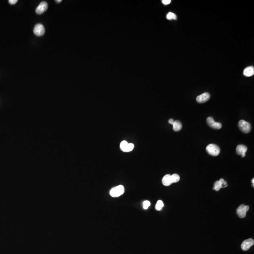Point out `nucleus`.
<instances>
[{"label": "nucleus", "instance_id": "f257e3e1", "mask_svg": "<svg viewBox=\"0 0 254 254\" xmlns=\"http://www.w3.org/2000/svg\"><path fill=\"white\" fill-rule=\"evenodd\" d=\"M206 151L208 154L213 156H217L220 152V149L219 146L212 144H209L207 146Z\"/></svg>", "mask_w": 254, "mask_h": 254}, {"label": "nucleus", "instance_id": "f03ea898", "mask_svg": "<svg viewBox=\"0 0 254 254\" xmlns=\"http://www.w3.org/2000/svg\"><path fill=\"white\" fill-rule=\"evenodd\" d=\"M125 189L123 186L120 185L111 189L110 194L113 197H118L124 194Z\"/></svg>", "mask_w": 254, "mask_h": 254}, {"label": "nucleus", "instance_id": "7ed1b4c3", "mask_svg": "<svg viewBox=\"0 0 254 254\" xmlns=\"http://www.w3.org/2000/svg\"><path fill=\"white\" fill-rule=\"evenodd\" d=\"M238 126L241 131L244 133H249L251 130V124L244 120H240L239 121Z\"/></svg>", "mask_w": 254, "mask_h": 254}, {"label": "nucleus", "instance_id": "20e7f679", "mask_svg": "<svg viewBox=\"0 0 254 254\" xmlns=\"http://www.w3.org/2000/svg\"><path fill=\"white\" fill-rule=\"evenodd\" d=\"M249 206H245L244 204L240 205L237 209V214L239 217L244 218L246 216V213L249 210Z\"/></svg>", "mask_w": 254, "mask_h": 254}, {"label": "nucleus", "instance_id": "39448f33", "mask_svg": "<svg viewBox=\"0 0 254 254\" xmlns=\"http://www.w3.org/2000/svg\"><path fill=\"white\" fill-rule=\"evenodd\" d=\"M207 123L211 128L215 129H220L222 128V124L220 123H217L212 117H209L207 119Z\"/></svg>", "mask_w": 254, "mask_h": 254}, {"label": "nucleus", "instance_id": "423d86ee", "mask_svg": "<svg viewBox=\"0 0 254 254\" xmlns=\"http://www.w3.org/2000/svg\"><path fill=\"white\" fill-rule=\"evenodd\" d=\"M45 30L44 26L41 24H38L34 27V33L36 36H40L44 35Z\"/></svg>", "mask_w": 254, "mask_h": 254}, {"label": "nucleus", "instance_id": "0eeeda50", "mask_svg": "<svg viewBox=\"0 0 254 254\" xmlns=\"http://www.w3.org/2000/svg\"><path fill=\"white\" fill-rule=\"evenodd\" d=\"M254 244V240L252 239H249L243 241L241 245V249L243 251H247L250 249L251 247Z\"/></svg>", "mask_w": 254, "mask_h": 254}, {"label": "nucleus", "instance_id": "6e6552de", "mask_svg": "<svg viewBox=\"0 0 254 254\" xmlns=\"http://www.w3.org/2000/svg\"><path fill=\"white\" fill-rule=\"evenodd\" d=\"M210 95L208 92H205L198 96L196 98V101L199 103H204L207 102L210 98Z\"/></svg>", "mask_w": 254, "mask_h": 254}, {"label": "nucleus", "instance_id": "1a4fd4ad", "mask_svg": "<svg viewBox=\"0 0 254 254\" xmlns=\"http://www.w3.org/2000/svg\"><path fill=\"white\" fill-rule=\"evenodd\" d=\"M48 7V3L46 1H42L36 8V12L38 14H43L46 11Z\"/></svg>", "mask_w": 254, "mask_h": 254}, {"label": "nucleus", "instance_id": "9d476101", "mask_svg": "<svg viewBox=\"0 0 254 254\" xmlns=\"http://www.w3.org/2000/svg\"><path fill=\"white\" fill-rule=\"evenodd\" d=\"M248 148L246 146L243 145H239L236 147V152L238 155H240L242 157H244L246 155V152Z\"/></svg>", "mask_w": 254, "mask_h": 254}, {"label": "nucleus", "instance_id": "9b49d317", "mask_svg": "<svg viewBox=\"0 0 254 254\" xmlns=\"http://www.w3.org/2000/svg\"><path fill=\"white\" fill-rule=\"evenodd\" d=\"M254 74V68L252 66H250L246 68L243 71V75L247 77H251Z\"/></svg>", "mask_w": 254, "mask_h": 254}, {"label": "nucleus", "instance_id": "f8f14e48", "mask_svg": "<svg viewBox=\"0 0 254 254\" xmlns=\"http://www.w3.org/2000/svg\"><path fill=\"white\" fill-rule=\"evenodd\" d=\"M162 182L163 184L165 186H169L171 185L172 184L171 175L168 174L164 175L162 180Z\"/></svg>", "mask_w": 254, "mask_h": 254}, {"label": "nucleus", "instance_id": "ddd939ff", "mask_svg": "<svg viewBox=\"0 0 254 254\" xmlns=\"http://www.w3.org/2000/svg\"><path fill=\"white\" fill-rule=\"evenodd\" d=\"M182 124L179 121H175L173 124V129L175 131H178L182 129Z\"/></svg>", "mask_w": 254, "mask_h": 254}, {"label": "nucleus", "instance_id": "4468645a", "mask_svg": "<svg viewBox=\"0 0 254 254\" xmlns=\"http://www.w3.org/2000/svg\"><path fill=\"white\" fill-rule=\"evenodd\" d=\"M164 207V204L163 203V201L161 200H159L157 202L156 205H155V209L158 211L161 210L163 207Z\"/></svg>", "mask_w": 254, "mask_h": 254}, {"label": "nucleus", "instance_id": "2eb2a0df", "mask_svg": "<svg viewBox=\"0 0 254 254\" xmlns=\"http://www.w3.org/2000/svg\"><path fill=\"white\" fill-rule=\"evenodd\" d=\"M166 18L167 20H176L177 19V17L176 15L172 12H169L168 14L167 15Z\"/></svg>", "mask_w": 254, "mask_h": 254}, {"label": "nucleus", "instance_id": "dca6fc26", "mask_svg": "<svg viewBox=\"0 0 254 254\" xmlns=\"http://www.w3.org/2000/svg\"><path fill=\"white\" fill-rule=\"evenodd\" d=\"M222 187H223V184L219 181H217L214 183V187L213 189L215 191H218Z\"/></svg>", "mask_w": 254, "mask_h": 254}, {"label": "nucleus", "instance_id": "f3484780", "mask_svg": "<svg viewBox=\"0 0 254 254\" xmlns=\"http://www.w3.org/2000/svg\"><path fill=\"white\" fill-rule=\"evenodd\" d=\"M171 178L172 182V183H175L178 182L180 180L179 175L177 174H174L172 175H171Z\"/></svg>", "mask_w": 254, "mask_h": 254}, {"label": "nucleus", "instance_id": "a211bd4d", "mask_svg": "<svg viewBox=\"0 0 254 254\" xmlns=\"http://www.w3.org/2000/svg\"><path fill=\"white\" fill-rule=\"evenodd\" d=\"M134 147V144L132 143H128V145L126 147V148L124 149L123 152H129L130 151L133 150Z\"/></svg>", "mask_w": 254, "mask_h": 254}, {"label": "nucleus", "instance_id": "6ab92c4d", "mask_svg": "<svg viewBox=\"0 0 254 254\" xmlns=\"http://www.w3.org/2000/svg\"><path fill=\"white\" fill-rule=\"evenodd\" d=\"M128 144V142L126 141H123L121 142V143L120 144V148H121L122 151H124V149L126 148V147Z\"/></svg>", "mask_w": 254, "mask_h": 254}, {"label": "nucleus", "instance_id": "aec40b11", "mask_svg": "<svg viewBox=\"0 0 254 254\" xmlns=\"http://www.w3.org/2000/svg\"><path fill=\"white\" fill-rule=\"evenodd\" d=\"M151 203L148 200H146L144 202L143 208L145 209H147L150 206Z\"/></svg>", "mask_w": 254, "mask_h": 254}, {"label": "nucleus", "instance_id": "412c9836", "mask_svg": "<svg viewBox=\"0 0 254 254\" xmlns=\"http://www.w3.org/2000/svg\"><path fill=\"white\" fill-rule=\"evenodd\" d=\"M161 2H162L163 4L167 5L170 3L171 1L170 0H163V1H161Z\"/></svg>", "mask_w": 254, "mask_h": 254}, {"label": "nucleus", "instance_id": "4be33fe9", "mask_svg": "<svg viewBox=\"0 0 254 254\" xmlns=\"http://www.w3.org/2000/svg\"><path fill=\"white\" fill-rule=\"evenodd\" d=\"M9 3L12 5H14L18 2V0H9Z\"/></svg>", "mask_w": 254, "mask_h": 254}, {"label": "nucleus", "instance_id": "5701e85b", "mask_svg": "<svg viewBox=\"0 0 254 254\" xmlns=\"http://www.w3.org/2000/svg\"><path fill=\"white\" fill-rule=\"evenodd\" d=\"M174 123V120H173V119H170L169 120V123H170V124L173 125Z\"/></svg>", "mask_w": 254, "mask_h": 254}, {"label": "nucleus", "instance_id": "b1692460", "mask_svg": "<svg viewBox=\"0 0 254 254\" xmlns=\"http://www.w3.org/2000/svg\"><path fill=\"white\" fill-rule=\"evenodd\" d=\"M219 181H220V182H221V183L222 184H223V183L224 182V179H223V178H221L219 180Z\"/></svg>", "mask_w": 254, "mask_h": 254}, {"label": "nucleus", "instance_id": "393cba45", "mask_svg": "<svg viewBox=\"0 0 254 254\" xmlns=\"http://www.w3.org/2000/svg\"><path fill=\"white\" fill-rule=\"evenodd\" d=\"M252 183H253V186L254 187V179L253 178L252 179Z\"/></svg>", "mask_w": 254, "mask_h": 254}, {"label": "nucleus", "instance_id": "a878e982", "mask_svg": "<svg viewBox=\"0 0 254 254\" xmlns=\"http://www.w3.org/2000/svg\"><path fill=\"white\" fill-rule=\"evenodd\" d=\"M226 184H227V182H226V181H224V182L223 184V185H224V186H225V185H226Z\"/></svg>", "mask_w": 254, "mask_h": 254}, {"label": "nucleus", "instance_id": "bb28decb", "mask_svg": "<svg viewBox=\"0 0 254 254\" xmlns=\"http://www.w3.org/2000/svg\"><path fill=\"white\" fill-rule=\"evenodd\" d=\"M56 1L57 2V3H60V2L62 1L61 0H57V1Z\"/></svg>", "mask_w": 254, "mask_h": 254}]
</instances>
